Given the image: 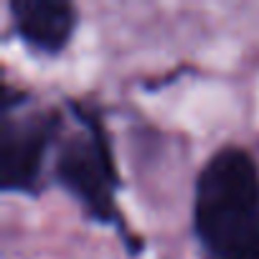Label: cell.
Instances as JSON below:
<instances>
[{"mask_svg": "<svg viewBox=\"0 0 259 259\" xmlns=\"http://www.w3.org/2000/svg\"><path fill=\"white\" fill-rule=\"evenodd\" d=\"M193 236L201 259H259V160L221 145L193 183Z\"/></svg>", "mask_w": 259, "mask_h": 259, "instance_id": "1", "label": "cell"}, {"mask_svg": "<svg viewBox=\"0 0 259 259\" xmlns=\"http://www.w3.org/2000/svg\"><path fill=\"white\" fill-rule=\"evenodd\" d=\"M71 114L74 122L64 124L51 163V176L92 221L124 229L117 206L122 178L104 119L79 102H71Z\"/></svg>", "mask_w": 259, "mask_h": 259, "instance_id": "2", "label": "cell"}, {"mask_svg": "<svg viewBox=\"0 0 259 259\" xmlns=\"http://www.w3.org/2000/svg\"><path fill=\"white\" fill-rule=\"evenodd\" d=\"M8 13L18 38L41 56H59L79 26V11L69 0H13Z\"/></svg>", "mask_w": 259, "mask_h": 259, "instance_id": "4", "label": "cell"}, {"mask_svg": "<svg viewBox=\"0 0 259 259\" xmlns=\"http://www.w3.org/2000/svg\"><path fill=\"white\" fill-rule=\"evenodd\" d=\"M6 109L0 127V183L6 193L36 196L44 191L46 170L51 173L54 153L64 133V117L59 109H23L6 94Z\"/></svg>", "mask_w": 259, "mask_h": 259, "instance_id": "3", "label": "cell"}]
</instances>
